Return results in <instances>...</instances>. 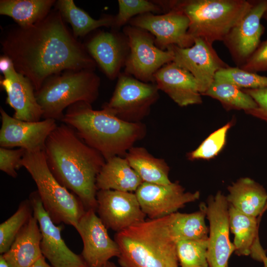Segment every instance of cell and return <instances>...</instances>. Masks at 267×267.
I'll use <instances>...</instances> for the list:
<instances>
[{
    "mask_svg": "<svg viewBox=\"0 0 267 267\" xmlns=\"http://www.w3.org/2000/svg\"><path fill=\"white\" fill-rule=\"evenodd\" d=\"M64 22L55 8L33 25L9 29L0 40L3 55L31 81L35 91L53 75L71 70H94L97 65Z\"/></svg>",
    "mask_w": 267,
    "mask_h": 267,
    "instance_id": "cell-1",
    "label": "cell"
},
{
    "mask_svg": "<svg viewBox=\"0 0 267 267\" xmlns=\"http://www.w3.org/2000/svg\"><path fill=\"white\" fill-rule=\"evenodd\" d=\"M44 153L57 181L74 194L87 210H96L97 177L106 162L70 126L57 125L47 137Z\"/></svg>",
    "mask_w": 267,
    "mask_h": 267,
    "instance_id": "cell-2",
    "label": "cell"
},
{
    "mask_svg": "<svg viewBox=\"0 0 267 267\" xmlns=\"http://www.w3.org/2000/svg\"><path fill=\"white\" fill-rule=\"evenodd\" d=\"M60 121L74 129L87 145L106 160L125 156L146 134L145 125L140 122L125 121L105 108L93 110L91 104L82 101L68 107Z\"/></svg>",
    "mask_w": 267,
    "mask_h": 267,
    "instance_id": "cell-3",
    "label": "cell"
},
{
    "mask_svg": "<svg viewBox=\"0 0 267 267\" xmlns=\"http://www.w3.org/2000/svg\"><path fill=\"white\" fill-rule=\"evenodd\" d=\"M114 240L120 249L121 267H179L169 215L148 219L116 232Z\"/></svg>",
    "mask_w": 267,
    "mask_h": 267,
    "instance_id": "cell-4",
    "label": "cell"
},
{
    "mask_svg": "<svg viewBox=\"0 0 267 267\" xmlns=\"http://www.w3.org/2000/svg\"><path fill=\"white\" fill-rule=\"evenodd\" d=\"M164 12H182L189 21L188 34L210 44L223 41L249 11L253 1L245 0H157Z\"/></svg>",
    "mask_w": 267,
    "mask_h": 267,
    "instance_id": "cell-5",
    "label": "cell"
},
{
    "mask_svg": "<svg viewBox=\"0 0 267 267\" xmlns=\"http://www.w3.org/2000/svg\"><path fill=\"white\" fill-rule=\"evenodd\" d=\"M100 84L92 70H66L50 76L35 91L43 117L61 121L71 105L81 101L91 104L98 97Z\"/></svg>",
    "mask_w": 267,
    "mask_h": 267,
    "instance_id": "cell-6",
    "label": "cell"
},
{
    "mask_svg": "<svg viewBox=\"0 0 267 267\" xmlns=\"http://www.w3.org/2000/svg\"><path fill=\"white\" fill-rule=\"evenodd\" d=\"M21 164L34 180L43 206L53 222L72 225L76 229L86 209L80 199L53 176L44 151H26Z\"/></svg>",
    "mask_w": 267,
    "mask_h": 267,
    "instance_id": "cell-7",
    "label": "cell"
},
{
    "mask_svg": "<svg viewBox=\"0 0 267 267\" xmlns=\"http://www.w3.org/2000/svg\"><path fill=\"white\" fill-rule=\"evenodd\" d=\"M158 91L155 83H145L121 73L112 97L102 107L125 121L140 122L158 99Z\"/></svg>",
    "mask_w": 267,
    "mask_h": 267,
    "instance_id": "cell-8",
    "label": "cell"
},
{
    "mask_svg": "<svg viewBox=\"0 0 267 267\" xmlns=\"http://www.w3.org/2000/svg\"><path fill=\"white\" fill-rule=\"evenodd\" d=\"M123 31L130 48L124 73L142 82L154 83L156 72L173 61L172 51L159 48L155 44L154 37L145 30L130 25L125 26Z\"/></svg>",
    "mask_w": 267,
    "mask_h": 267,
    "instance_id": "cell-9",
    "label": "cell"
},
{
    "mask_svg": "<svg viewBox=\"0 0 267 267\" xmlns=\"http://www.w3.org/2000/svg\"><path fill=\"white\" fill-rule=\"evenodd\" d=\"M229 204L221 191L209 196L206 204L201 203L209 221L207 260L209 267H227L235 248L229 238Z\"/></svg>",
    "mask_w": 267,
    "mask_h": 267,
    "instance_id": "cell-10",
    "label": "cell"
},
{
    "mask_svg": "<svg viewBox=\"0 0 267 267\" xmlns=\"http://www.w3.org/2000/svg\"><path fill=\"white\" fill-rule=\"evenodd\" d=\"M129 23L151 33L154 37L156 45L162 50L172 45L188 47L194 42L188 33V17L177 9H170L163 14H142L134 17Z\"/></svg>",
    "mask_w": 267,
    "mask_h": 267,
    "instance_id": "cell-11",
    "label": "cell"
},
{
    "mask_svg": "<svg viewBox=\"0 0 267 267\" xmlns=\"http://www.w3.org/2000/svg\"><path fill=\"white\" fill-rule=\"evenodd\" d=\"M194 42L190 47L172 45L167 48L173 53V62L193 76L203 95L213 82L216 73L229 66L219 56L212 44L200 38L194 39Z\"/></svg>",
    "mask_w": 267,
    "mask_h": 267,
    "instance_id": "cell-12",
    "label": "cell"
},
{
    "mask_svg": "<svg viewBox=\"0 0 267 267\" xmlns=\"http://www.w3.org/2000/svg\"><path fill=\"white\" fill-rule=\"evenodd\" d=\"M142 212L149 219H160L178 211L200 198V192L185 191L178 181L163 185L143 182L135 191Z\"/></svg>",
    "mask_w": 267,
    "mask_h": 267,
    "instance_id": "cell-13",
    "label": "cell"
},
{
    "mask_svg": "<svg viewBox=\"0 0 267 267\" xmlns=\"http://www.w3.org/2000/svg\"><path fill=\"white\" fill-rule=\"evenodd\" d=\"M33 215L38 222L42 234L41 250L52 267H87L81 256L72 251L62 238L61 225H56L44 209L37 191L29 198Z\"/></svg>",
    "mask_w": 267,
    "mask_h": 267,
    "instance_id": "cell-14",
    "label": "cell"
},
{
    "mask_svg": "<svg viewBox=\"0 0 267 267\" xmlns=\"http://www.w3.org/2000/svg\"><path fill=\"white\" fill-rule=\"evenodd\" d=\"M96 212L106 227L116 232L145 220L135 193L98 190Z\"/></svg>",
    "mask_w": 267,
    "mask_h": 267,
    "instance_id": "cell-15",
    "label": "cell"
},
{
    "mask_svg": "<svg viewBox=\"0 0 267 267\" xmlns=\"http://www.w3.org/2000/svg\"><path fill=\"white\" fill-rule=\"evenodd\" d=\"M76 229L83 240L81 257L87 267H101L111 258L120 256L118 245L109 236L94 210L85 211Z\"/></svg>",
    "mask_w": 267,
    "mask_h": 267,
    "instance_id": "cell-16",
    "label": "cell"
},
{
    "mask_svg": "<svg viewBox=\"0 0 267 267\" xmlns=\"http://www.w3.org/2000/svg\"><path fill=\"white\" fill-rule=\"evenodd\" d=\"M1 121L0 146L18 147L27 151H44L46 139L57 125L56 120L45 119L38 122H26L10 116L0 107Z\"/></svg>",
    "mask_w": 267,
    "mask_h": 267,
    "instance_id": "cell-17",
    "label": "cell"
},
{
    "mask_svg": "<svg viewBox=\"0 0 267 267\" xmlns=\"http://www.w3.org/2000/svg\"><path fill=\"white\" fill-rule=\"evenodd\" d=\"M267 9V0L253 1L250 9L223 41L238 67L245 63L260 44L264 31L261 20Z\"/></svg>",
    "mask_w": 267,
    "mask_h": 267,
    "instance_id": "cell-18",
    "label": "cell"
},
{
    "mask_svg": "<svg viewBox=\"0 0 267 267\" xmlns=\"http://www.w3.org/2000/svg\"><path fill=\"white\" fill-rule=\"evenodd\" d=\"M85 47L92 59L110 79L118 78L129 53L127 37L113 32L101 31L87 43Z\"/></svg>",
    "mask_w": 267,
    "mask_h": 267,
    "instance_id": "cell-19",
    "label": "cell"
},
{
    "mask_svg": "<svg viewBox=\"0 0 267 267\" xmlns=\"http://www.w3.org/2000/svg\"><path fill=\"white\" fill-rule=\"evenodd\" d=\"M0 85L6 93V103L14 110L13 117L26 122H38L43 111L38 103L31 81L11 68L2 74Z\"/></svg>",
    "mask_w": 267,
    "mask_h": 267,
    "instance_id": "cell-20",
    "label": "cell"
},
{
    "mask_svg": "<svg viewBox=\"0 0 267 267\" xmlns=\"http://www.w3.org/2000/svg\"><path fill=\"white\" fill-rule=\"evenodd\" d=\"M154 79L159 90L181 107L202 102V95L193 76L173 61L159 69Z\"/></svg>",
    "mask_w": 267,
    "mask_h": 267,
    "instance_id": "cell-21",
    "label": "cell"
},
{
    "mask_svg": "<svg viewBox=\"0 0 267 267\" xmlns=\"http://www.w3.org/2000/svg\"><path fill=\"white\" fill-rule=\"evenodd\" d=\"M228 214L230 230L234 235L235 254L239 256L250 255L261 261V254L265 250L259 237L260 220L241 213L230 205Z\"/></svg>",
    "mask_w": 267,
    "mask_h": 267,
    "instance_id": "cell-22",
    "label": "cell"
},
{
    "mask_svg": "<svg viewBox=\"0 0 267 267\" xmlns=\"http://www.w3.org/2000/svg\"><path fill=\"white\" fill-rule=\"evenodd\" d=\"M42 234L33 215L16 237L9 249L1 254L10 267H30L43 256Z\"/></svg>",
    "mask_w": 267,
    "mask_h": 267,
    "instance_id": "cell-23",
    "label": "cell"
},
{
    "mask_svg": "<svg viewBox=\"0 0 267 267\" xmlns=\"http://www.w3.org/2000/svg\"><path fill=\"white\" fill-rule=\"evenodd\" d=\"M227 190L229 205L261 220L267 201V192L262 185L250 178H241L229 185Z\"/></svg>",
    "mask_w": 267,
    "mask_h": 267,
    "instance_id": "cell-24",
    "label": "cell"
},
{
    "mask_svg": "<svg viewBox=\"0 0 267 267\" xmlns=\"http://www.w3.org/2000/svg\"><path fill=\"white\" fill-rule=\"evenodd\" d=\"M142 182V179L125 158L115 156L106 160L97 177L96 186L97 190L133 192Z\"/></svg>",
    "mask_w": 267,
    "mask_h": 267,
    "instance_id": "cell-25",
    "label": "cell"
},
{
    "mask_svg": "<svg viewBox=\"0 0 267 267\" xmlns=\"http://www.w3.org/2000/svg\"><path fill=\"white\" fill-rule=\"evenodd\" d=\"M125 156L143 182L163 185L172 182L168 164L164 160L154 157L145 148L133 147Z\"/></svg>",
    "mask_w": 267,
    "mask_h": 267,
    "instance_id": "cell-26",
    "label": "cell"
},
{
    "mask_svg": "<svg viewBox=\"0 0 267 267\" xmlns=\"http://www.w3.org/2000/svg\"><path fill=\"white\" fill-rule=\"evenodd\" d=\"M54 0H0V14L13 19L22 27L33 25L46 17Z\"/></svg>",
    "mask_w": 267,
    "mask_h": 267,
    "instance_id": "cell-27",
    "label": "cell"
},
{
    "mask_svg": "<svg viewBox=\"0 0 267 267\" xmlns=\"http://www.w3.org/2000/svg\"><path fill=\"white\" fill-rule=\"evenodd\" d=\"M55 6L64 21L70 24L76 38L84 37L99 27L113 26L114 16H106L95 19L78 7L73 0H58Z\"/></svg>",
    "mask_w": 267,
    "mask_h": 267,
    "instance_id": "cell-28",
    "label": "cell"
},
{
    "mask_svg": "<svg viewBox=\"0 0 267 267\" xmlns=\"http://www.w3.org/2000/svg\"><path fill=\"white\" fill-rule=\"evenodd\" d=\"M206 215L199 210L191 213L176 212L169 215L171 234L178 243L180 241L208 238L209 228Z\"/></svg>",
    "mask_w": 267,
    "mask_h": 267,
    "instance_id": "cell-29",
    "label": "cell"
},
{
    "mask_svg": "<svg viewBox=\"0 0 267 267\" xmlns=\"http://www.w3.org/2000/svg\"><path fill=\"white\" fill-rule=\"evenodd\" d=\"M203 95L219 100L227 110H243L246 112L257 107L255 101L242 89L221 78H215Z\"/></svg>",
    "mask_w": 267,
    "mask_h": 267,
    "instance_id": "cell-30",
    "label": "cell"
},
{
    "mask_svg": "<svg viewBox=\"0 0 267 267\" xmlns=\"http://www.w3.org/2000/svg\"><path fill=\"white\" fill-rule=\"evenodd\" d=\"M33 215L29 199L22 201L16 211L0 224V253L3 254L11 247L16 237Z\"/></svg>",
    "mask_w": 267,
    "mask_h": 267,
    "instance_id": "cell-31",
    "label": "cell"
},
{
    "mask_svg": "<svg viewBox=\"0 0 267 267\" xmlns=\"http://www.w3.org/2000/svg\"><path fill=\"white\" fill-rule=\"evenodd\" d=\"M208 238L180 241L177 250L181 267H209L207 260Z\"/></svg>",
    "mask_w": 267,
    "mask_h": 267,
    "instance_id": "cell-32",
    "label": "cell"
},
{
    "mask_svg": "<svg viewBox=\"0 0 267 267\" xmlns=\"http://www.w3.org/2000/svg\"><path fill=\"white\" fill-rule=\"evenodd\" d=\"M118 14L114 16L112 28H120L134 17L146 13H161L164 12L155 0H119Z\"/></svg>",
    "mask_w": 267,
    "mask_h": 267,
    "instance_id": "cell-33",
    "label": "cell"
},
{
    "mask_svg": "<svg viewBox=\"0 0 267 267\" xmlns=\"http://www.w3.org/2000/svg\"><path fill=\"white\" fill-rule=\"evenodd\" d=\"M233 123L232 120L211 134L196 149L188 154L189 159L209 160L216 156L225 145L227 134Z\"/></svg>",
    "mask_w": 267,
    "mask_h": 267,
    "instance_id": "cell-34",
    "label": "cell"
},
{
    "mask_svg": "<svg viewBox=\"0 0 267 267\" xmlns=\"http://www.w3.org/2000/svg\"><path fill=\"white\" fill-rule=\"evenodd\" d=\"M215 78L226 80L241 89L267 88V77L244 71L238 67L222 69L216 73Z\"/></svg>",
    "mask_w": 267,
    "mask_h": 267,
    "instance_id": "cell-35",
    "label": "cell"
},
{
    "mask_svg": "<svg viewBox=\"0 0 267 267\" xmlns=\"http://www.w3.org/2000/svg\"><path fill=\"white\" fill-rule=\"evenodd\" d=\"M25 151L22 148L12 149L0 147V170L13 178H16V171L22 167L21 162Z\"/></svg>",
    "mask_w": 267,
    "mask_h": 267,
    "instance_id": "cell-36",
    "label": "cell"
},
{
    "mask_svg": "<svg viewBox=\"0 0 267 267\" xmlns=\"http://www.w3.org/2000/svg\"><path fill=\"white\" fill-rule=\"evenodd\" d=\"M239 68L256 73L267 71V40L261 43L245 63Z\"/></svg>",
    "mask_w": 267,
    "mask_h": 267,
    "instance_id": "cell-37",
    "label": "cell"
},
{
    "mask_svg": "<svg viewBox=\"0 0 267 267\" xmlns=\"http://www.w3.org/2000/svg\"><path fill=\"white\" fill-rule=\"evenodd\" d=\"M242 89L245 92L251 96L257 104V108L245 113L267 123V88Z\"/></svg>",
    "mask_w": 267,
    "mask_h": 267,
    "instance_id": "cell-38",
    "label": "cell"
},
{
    "mask_svg": "<svg viewBox=\"0 0 267 267\" xmlns=\"http://www.w3.org/2000/svg\"><path fill=\"white\" fill-rule=\"evenodd\" d=\"M14 67V65L12 60L7 56L2 55L0 58V70L3 74L12 67Z\"/></svg>",
    "mask_w": 267,
    "mask_h": 267,
    "instance_id": "cell-39",
    "label": "cell"
},
{
    "mask_svg": "<svg viewBox=\"0 0 267 267\" xmlns=\"http://www.w3.org/2000/svg\"><path fill=\"white\" fill-rule=\"evenodd\" d=\"M30 267H52L45 261V258L43 256L39 259Z\"/></svg>",
    "mask_w": 267,
    "mask_h": 267,
    "instance_id": "cell-40",
    "label": "cell"
},
{
    "mask_svg": "<svg viewBox=\"0 0 267 267\" xmlns=\"http://www.w3.org/2000/svg\"><path fill=\"white\" fill-rule=\"evenodd\" d=\"M0 267H10L1 254L0 256Z\"/></svg>",
    "mask_w": 267,
    "mask_h": 267,
    "instance_id": "cell-41",
    "label": "cell"
},
{
    "mask_svg": "<svg viewBox=\"0 0 267 267\" xmlns=\"http://www.w3.org/2000/svg\"><path fill=\"white\" fill-rule=\"evenodd\" d=\"M261 262L264 264V267H267V256L266 254L265 251L264 252L261 256Z\"/></svg>",
    "mask_w": 267,
    "mask_h": 267,
    "instance_id": "cell-42",
    "label": "cell"
},
{
    "mask_svg": "<svg viewBox=\"0 0 267 267\" xmlns=\"http://www.w3.org/2000/svg\"><path fill=\"white\" fill-rule=\"evenodd\" d=\"M101 267H119L117 266L114 263L111 262L110 261L106 263L103 266Z\"/></svg>",
    "mask_w": 267,
    "mask_h": 267,
    "instance_id": "cell-43",
    "label": "cell"
},
{
    "mask_svg": "<svg viewBox=\"0 0 267 267\" xmlns=\"http://www.w3.org/2000/svg\"><path fill=\"white\" fill-rule=\"evenodd\" d=\"M263 17L266 20V21H267V9L266 10V11L265 12Z\"/></svg>",
    "mask_w": 267,
    "mask_h": 267,
    "instance_id": "cell-44",
    "label": "cell"
},
{
    "mask_svg": "<svg viewBox=\"0 0 267 267\" xmlns=\"http://www.w3.org/2000/svg\"><path fill=\"white\" fill-rule=\"evenodd\" d=\"M267 210V201L266 202V204L265 205V208H264V209L263 210V214Z\"/></svg>",
    "mask_w": 267,
    "mask_h": 267,
    "instance_id": "cell-45",
    "label": "cell"
},
{
    "mask_svg": "<svg viewBox=\"0 0 267 267\" xmlns=\"http://www.w3.org/2000/svg\"><path fill=\"white\" fill-rule=\"evenodd\" d=\"M227 267H228V266Z\"/></svg>",
    "mask_w": 267,
    "mask_h": 267,
    "instance_id": "cell-46",
    "label": "cell"
}]
</instances>
